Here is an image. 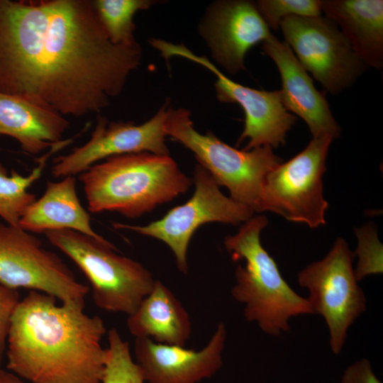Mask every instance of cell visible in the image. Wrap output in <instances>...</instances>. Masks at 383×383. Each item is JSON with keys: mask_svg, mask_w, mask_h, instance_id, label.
<instances>
[{"mask_svg": "<svg viewBox=\"0 0 383 383\" xmlns=\"http://www.w3.org/2000/svg\"><path fill=\"white\" fill-rule=\"evenodd\" d=\"M114 45L91 0H0V92L62 116L99 113L140 65Z\"/></svg>", "mask_w": 383, "mask_h": 383, "instance_id": "1", "label": "cell"}, {"mask_svg": "<svg viewBox=\"0 0 383 383\" xmlns=\"http://www.w3.org/2000/svg\"><path fill=\"white\" fill-rule=\"evenodd\" d=\"M84 308L60 306L54 296L30 290L11 318L7 368L33 383H101L106 329Z\"/></svg>", "mask_w": 383, "mask_h": 383, "instance_id": "2", "label": "cell"}, {"mask_svg": "<svg viewBox=\"0 0 383 383\" xmlns=\"http://www.w3.org/2000/svg\"><path fill=\"white\" fill-rule=\"evenodd\" d=\"M88 210L135 218L186 193L190 179L168 155L148 152L109 157L79 174Z\"/></svg>", "mask_w": 383, "mask_h": 383, "instance_id": "3", "label": "cell"}, {"mask_svg": "<svg viewBox=\"0 0 383 383\" xmlns=\"http://www.w3.org/2000/svg\"><path fill=\"white\" fill-rule=\"evenodd\" d=\"M267 223L265 216H253L235 234L225 237L224 246L233 261H245L244 266L235 269L231 295L245 305V320L255 323L265 333L278 336L290 331L292 318L313 312L307 299L285 281L262 245L260 233Z\"/></svg>", "mask_w": 383, "mask_h": 383, "instance_id": "4", "label": "cell"}, {"mask_svg": "<svg viewBox=\"0 0 383 383\" xmlns=\"http://www.w3.org/2000/svg\"><path fill=\"white\" fill-rule=\"evenodd\" d=\"M190 116L186 109H172L170 106L165 123L167 136L192 152L198 164L219 186L228 189L231 199L254 213H261L265 177L282 162V158L269 146L240 150L225 143L211 131L202 134L194 128Z\"/></svg>", "mask_w": 383, "mask_h": 383, "instance_id": "5", "label": "cell"}, {"mask_svg": "<svg viewBox=\"0 0 383 383\" xmlns=\"http://www.w3.org/2000/svg\"><path fill=\"white\" fill-rule=\"evenodd\" d=\"M43 234L87 277L99 308L130 316L151 292L155 282L151 272L138 261L117 254L111 242L68 229Z\"/></svg>", "mask_w": 383, "mask_h": 383, "instance_id": "6", "label": "cell"}, {"mask_svg": "<svg viewBox=\"0 0 383 383\" xmlns=\"http://www.w3.org/2000/svg\"><path fill=\"white\" fill-rule=\"evenodd\" d=\"M353 258L348 243L338 238L323 259L307 265L297 276L299 284L309 292L306 299L313 313L321 316L327 325L335 355L342 352L350 327L367 308Z\"/></svg>", "mask_w": 383, "mask_h": 383, "instance_id": "7", "label": "cell"}, {"mask_svg": "<svg viewBox=\"0 0 383 383\" xmlns=\"http://www.w3.org/2000/svg\"><path fill=\"white\" fill-rule=\"evenodd\" d=\"M333 140L328 135L313 138L303 150L267 174L261 212L271 211L311 228L326 223L328 204L323 196V176Z\"/></svg>", "mask_w": 383, "mask_h": 383, "instance_id": "8", "label": "cell"}, {"mask_svg": "<svg viewBox=\"0 0 383 383\" xmlns=\"http://www.w3.org/2000/svg\"><path fill=\"white\" fill-rule=\"evenodd\" d=\"M194 192L185 203L173 207L162 218L143 226L113 223L116 229L129 230L165 243L172 250L179 270L188 272L187 250L195 231L211 222L238 226L254 212L248 206L226 196L219 185L203 167L196 165Z\"/></svg>", "mask_w": 383, "mask_h": 383, "instance_id": "9", "label": "cell"}, {"mask_svg": "<svg viewBox=\"0 0 383 383\" xmlns=\"http://www.w3.org/2000/svg\"><path fill=\"white\" fill-rule=\"evenodd\" d=\"M0 283L54 296L62 304L84 306L89 287L41 241L19 226L0 223Z\"/></svg>", "mask_w": 383, "mask_h": 383, "instance_id": "10", "label": "cell"}, {"mask_svg": "<svg viewBox=\"0 0 383 383\" xmlns=\"http://www.w3.org/2000/svg\"><path fill=\"white\" fill-rule=\"evenodd\" d=\"M154 47L167 60L174 56L182 57L204 67L216 76L214 86L218 99L238 104L244 111V128L237 146L245 140H248L245 150L263 146L275 148L285 144L287 133L296 118L285 108L279 90H258L238 84L227 77L208 58L196 55L182 44L159 39Z\"/></svg>", "mask_w": 383, "mask_h": 383, "instance_id": "11", "label": "cell"}, {"mask_svg": "<svg viewBox=\"0 0 383 383\" xmlns=\"http://www.w3.org/2000/svg\"><path fill=\"white\" fill-rule=\"evenodd\" d=\"M279 28L299 62L332 95L352 86L366 67L325 16H288Z\"/></svg>", "mask_w": 383, "mask_h": 383, "instance_id": "12", "label": "cell"}, {"mask_svg": "<svg viewBox=\"0 0 383 383\" xmlns=\"http://www.w3.org/2000/svg\"><path fill=\"white\" fill-rule=\"evenodd\" d=\"M170 107L165 102L148 121L140 125L133 121H111L97 116L90 139L69 154L54 159L51 172L55 178L74 176L109 157L148 152L168 155L165 123Z\"/></svg>", "mask_w": 383, "mask_h": 383, "instance_id": "13", "label": "cell"}, {"mask_svg": "<svg viewBox=\"0 0 383 383\" xmlns=\"http://www.w3.org/2000/svg\"><path fill=\"white\" fill-rule=\"evenodd\" d=\"M199 30L213 59L230 74L244 69L247 52L272 35L256 4L246 0L215 2Z\"/></svg>", "mask_w": 383, "mask_h": 383, "instance_id": "14", "label": "cell"}, {"mask_svg": "<svg viewBox=\"0 0 383 383\" xmlns=\"http://www.w3.org/2000/svg\"><path fill=\"white\" fill-rule=\"evenodd\" d=\"M227 332L219 323L200 350L135 338L134 354L148 383H198L211 377L222 367Z\"/></svg>", "mask_w": 383, "mask_h": 383, "instance_id": "15", "label": "cell"}, {"mask_svg": "<svg viewBox=\"0 0 383 383\" xmlns=\"http://www.w3.org/2000/svg\"><path fill=\"white\" fill-rule=\"evenodd\" d=\"M262 50L279 70L282 80L279 91L287 111L304 121L313 138H339L340 128L331 111L326 95L316 88L291 48L272 34L262 43Z\"/></svg>", "mask_w": 383, "mask_h": 383, "instance_id": "16", "label": "cell"}, {"mask_svg": "<svg viewBox=\"0 0 383 383\" xmlns=\"http://www.w3.org/2000/svg\"><path fill=\"white\" fill-rule=\"evenodd\" d=\"M323 13L336 24L366 67H382V0H322Z\"/></svg>", "mask_w": 383, "mask_h": 383, "instance_id": "17", "label": "cell"}, {"mask_svg": "<svg viewBox=\"0 0 383 383\" xmlns=\"http://www.w3.org/2000/svg\"><path fill=\"white\" fill-rule=\"evenodd\" d=\"M90 221L78 197L75 177L67 176L59 182H46L44 194L27 207L18 226L29 233L68 229L109 241L94 231Z\"/></svg>", "mask_w": 383, "mask_h": 383, "instance_id": "18", "label": "cell"}, {"mask_svg": "<svg viewBox=\"0 0 383 383\" xmlns=\"http://www.w3.org/2000/svg\"><path fill=\"white\" fill-rule=\"evenodd\" d=\"M69 126L64 116L50 109L0 92V135L13 138L30 155L58 144Z\"/></svg>", "mask_w": 383, "mask_h": 383, "instance_id": "19", "label": "cell"}, {"mask_svg": "<svg viewBox=\"0 0 383 383\" xmlns=\"http://www.w3.org/2000/svg\"><path fill=\"white\" fill-rule=\"evenodd\" d=\"M127 327L135 338L162 344L184 346L192 333L189 315L172 292L155 280L151 292L128 316Z\"/></svg>", "mask_w": 383, "mask_h": 383, "instance_id": "20", "label": "cell"}, {"mask_svg": "<svg viewBox=\"0 0 383 383\" xmlns=\"http://www.w3.org/2000/svg\"><path fill=\"white\" fill-rule=\"evenodd\" d=\"M68 145L62 140L38 160V165L26 176L14 170L8 174L7 170L0 162V217L6 224L19 226V220L27 207L36 199L28 188L41 177L49 157Z\"/></svg>", "mask_w": 383, "mask_h": 383, "instance_id": "21", "label": "cell"}, {"mask_svg": "<svg viewBox=\"0 0 383 383\" xmlns=\"http://www.w3.org/2000/svg\"><path fill=\"white\" fill-rule=\"evenodd\" d=\"M157 1L152 0H94L103 28L114 45L131 46L138 43L134 38L135 25L133 16L141 10L148 9Z\"/></svg>", "mask_w": 383, "mask_h": 383, "instance_id": "22", "label": "cell"}, {"mask_svg": "<svg viewBox=\"0 0 383 383\" xmlns=\"http://www.w3.org/2000/svg\"><path fill=\"white\" fill-rule=\"evenodd\" d=\"M105 365L101 383H144L143 372L133 361L129 344L116 328L108 331Z\"/></svg>", "mask_w": 383, "mask_h": 383, "instance_id": "23", "label": "cell"}, {"mask_svg": "<svg viewBox=\"0 0 383 383\" xmlns=\"http://www.w3.org/2000/svg\"><path fill=\"white\" fill-rule=\"evenodd\" d=\"M255 4L267 25L274 30H278L282 21L288 16H322L321 0H259Z\"/></svg>", "mask_w": 383, "mask_h": 383, "instance_id": "24", "label": "cell"}, {"mask_svg": "<svg viewBox=\"0 0 383 383\" xmlns=\"http://www.w3.org/2000/svg\"><path fill=\"white\" fill-rule=\"evenodd\" d=\"M355 233L358 244L353 254L358 260L354 270L359 282L368 275L382 273V245L372 227H362Z\"/></svg>", "mask_w": 383, "mask_h": 383, "instance_id": "25", "label": "cell"}, {"mask_svg": "<svg viewBox=\"0 0 383 383\" xmlns=\"http://www.w3.org/2000/svg\"><path fill=\"white\" fill-rule=\"evenodd\" d=\"M19 301V294L16 289L0 283V365L6 349L11 318Z\"/></svg>", "mask_w": 383, "mask_h": 383, "instance_id": "26", "label": "cell"}, {"mask_svg": "<svg viewBox=\"0 0 383 383\" xmlns=\"http://www.w3.org/2000/svg\"><path fill=\"white\" fill-rule=\"evenodd\" d=\"M340 383H382L371 362L362 358L348 365L343 372Z\"/></svg>", "mask_w": 383, "mask_h": 383, "instance_id": "27", "label": "cell"}, {"mask_svg": "<svg viewBox=\"0 0 383 383\" xmlns=\"http://www.w3.org/2000/svg\"><path fill=\"white\" fill-rule=\"evenodd\" d=\"M0 383H24L15 374L6 372L0 368Z\"/></svg>", "mask_w": 383, "mask_h": 383, "instance_id": "28", "label": "cell"}]
</instances>
